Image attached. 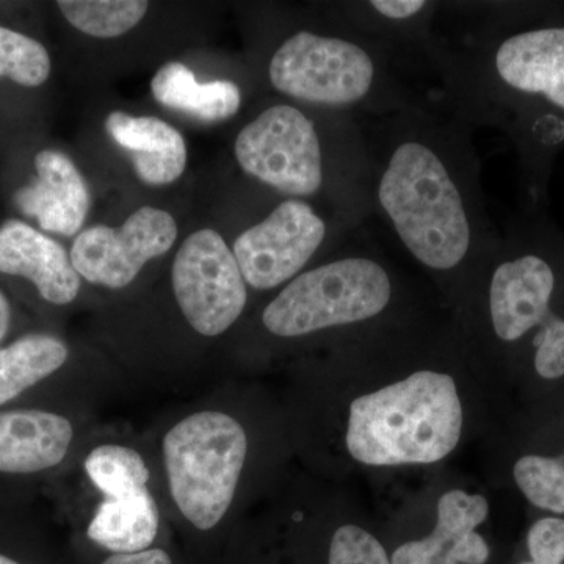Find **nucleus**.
Segmentation results:
<instances>
[{
	"label": "nucleus",
	"instance_id": "nucleus-1",
	"mask_svg": "<svg viewBox=\"0 0 564 564\" xmlns=\"http://www.w3.org/2000/svg\"><path fill=\"white\" fill-rule=\"evenodd\" d=\"M473 124L419 99L366 133L370 209L426 272H478L500 231L486 209Z\"/></svg>",
	"mask_w": 564,
	"mask_h": 564
},
{
	"label": "nucleus",
	"instance_id": "nucleus-2",
	"mask_svg": "<svg viewBox=\"0 0 564 564\" xmlns=\"http://www.w3.org/2000/svg\"><path fill=\"white\" fill-rule=\"evenodd\" d=\"M426 57L456 113L499 128L521 165L522 209L545 210L552 165L564 148V7H489L459 44L433 35Z\"/></svg>",
	"mask_w": 564,
	"mask_h": 564
},
{
	"label": "nucleus",
	"instance_id": "nucleus-3",
	"mask_svg": "<svg viewBox=\"0 0 564 564\" xmlns=\"http://www.w3.org/2000/svg\"><path fill=\"white\" fill-rule=\"evenodd\" d=\"M489 334L521 351L541 383L564 381V232L545 210L522 209L478 269ZM477 272V273H478Z\"/></svg>",
	"mask_w": 564,
	"mask_h": 564
},
{
	"label": "nucleus",
	"instance_id": "nucleus-4",
	"mask_svg": "<svg viewBox=\"0 0 564 564\" xmlns=\"http://www.w3.org/2000/svg\"><path fill=\"white\" fill-rule=\"evenodd\" d=\"M392 54L388 43L347 17L333 32H293L274 50L267 76L293 101L356 120L384 117L415 101L393 74Z\"/></svg>",
	"mask_w": 564,
	"mask_h": 564
},
{
	"label": "nucleus",
	"instance_id": "nucleus-5",
	"mask_svg": "<svg viewBox=\"0 0 564 564\" xmlns=\"http://www.w3.org/2000/svg\"><path fill=\"white\" fill-rule=\"evenodd\" d=\"M462 430L454 378L421 370L351 403L347 447L369 466L436 463L455 451Z\"/></svg>",
	"mask_w": 564,
	"mask_h": 564
},
{
	"label": "nucleus",
	"instance_id": "nucleus-6",
	"mask_svg": "<svg viewBox=\"0 0 564 564\" xmlns=\"http://www.w3.org/2000/svg\"><path fill=\"white\" fill-rule=\"evenodd\" d=\"M358 234L350 251L293 278L262 313V325L282 339L377 321L395 296L392 270Z\"/></svg>",
	"mask_w": 564,
	"mask_h": 564
},
{
	"label": "nucleus",
	"instance_id": "nucleus-7",
	"mask_svg": "<svg viewBox=\"0 0 564 564\" xmlns=\"http://www.w3.org/2000/svg\"><path fill=\"white\" fill-rule=\"evenodd\" d=\"M248 440L236 419L203 411L174 425L163 440L170 491L196 529L210 530L231 507Z\"/></svg>",
	"mask_w": 564,
	"mask_h": 564
},
{
	"label": "nucleus",
	"instance_id": "nucleus-8",
	"mask_svg": "<svg viewBox=\"0 0 564 564\" xmlns=\"http://www.w3.org/2000/svg\"><path fill=\"white\" fill-rule=\"evenodd\" d=\"M234 152L243 173L285 198L310 202L325 193L333 182L325 135L317 121L293 104H273L263 109L239 132ZM334 173L369 187V182ZM334 185L372 212L369 204Z\"/></svg>",
	"mask_w": 564,
	"mask_h": 564
},
{
	"label": "nucleus",
	"instance_id": "nucleus-9",
	"mask_svg": "<svg viewBox=\"0 0 564 564\" xmlns=\"http://www.w3.org/2000/svg\"><path fill=\"white\" fill-rule=\"evenodd\" d=\"M173 291L182 314L203 336L228 332L247 306V282L232 248L214 229L187 237L174 258Z\"/></svg>",
	"mask_w": 564,
	"mask_h": 564
},
{
	"label": "nucleus",
	"instance_id": "nucleus-10",
	"mask_svg": "<svg viewBox=\"0 0 564 564\" xmlns=\"http://www.w3.org/2000/svg\"><path fill=\"white\" fill-rule=\"evenodd\" d=\"M329 223L310 202L285 198L232 245L247 285L272 291L291 282L325 247Z\"/></svg>",
	"mask_w": 564,
	"mask_h": 564
},
{
	"label": "nucleus",
	"instance_id": "nucleus-11",
	"mask_svg": "<svg viewBox=\"0 0 564 564\" xmlns=\"http://www.w3.org/2000/svg\"><path fill=\"white\" fill-rule=\"evenodd\" d=\"M176 220L169 212L144 206L120 228L93 226L70 248L74 269L91 284L122 289L131 284L144 263L172 250Z\"/></svg>",
	"mask_w": 564,
	"mask_h": 564
},
{
	"label": "nucleus",
	"instance_id": "nucleus-12",
	"mask_svg": "<svg viewBox=\"0 0 564 564\" xmlns=\"http://www.w3.org/2000/svg\"><path fill=\"white\" fill-rule=\"evenodd\" d=\"M489 514V503L480 494L455 489L437 503V522L430 536L400 545L391 564H486L491 547L477 527Z\"/></svg>",
	"mask_w": 564,
	"mask_h": 564
},
{
	"label": "nucleus",
	"instance_id": "nucleus-13",
	"mask_svg": "<svg viewBox=\"0 0 564 564\" xmlns=\"http://www.w3.org/2000/svg\"><path fill=\"white\" fill-rule=\"evenodd\" d=\"M0 273L32 282L55 306L73 303L80 291V274L65 248L20 220L0 226Z\"/></svg>",
	"mask_w": 564,
	"mask_h": 564
},
{
	"label": "nucleus",
	"instance_id": "nucleus-14",
	"mask_svg": "<svg viewBox=\"0 0 564 564\" xmlns=\"http://www.w3.org/2000/svg\"><path fill=\"white\" fill-rule=\"evenodd\" d=\"M74 429L65 415L43 408L0 410V475L28 477L65 462Z\"/></svg>",
	"mask_w": 564,
	"mask_h": 564
},
{
	"label": "nucleus",
	"instance_id": "nucleus-15",
	"mask_svg": "<svg viewBox=\"0 0 564 564\" xmlns=\"http://www.w3.org/2000/svg\"><path fill=\"white\" fill-rule=\"evenodd\" d=\"M36 180L14 195L18 209L46 232L74 236L90 207L87 182L68 155L44 150L35 155Z\"/></svg>",
	"mask_w": 564,
	"mask_h": 564
},
{
	"label": "nucleus",
	"instance_id": "nucleus-16",
	"mask_svg": "<svg viewBox=\"0 0 564 564\" xmlns=\"http://www.w3.org/2000/svg\"><path fill=\"white\" fill-rule=\"evenodd\" d=\"M106 129L115 143L131 154L133 170L144 184H172L184 173L187 144L169 122L113 111L107 117Z\"/></svg>",
	"mask_w": 564,
	"mask_h": 564
},
{
	"label": "nucleus",
	"instance_id": "nucleus-17",
	"mask_svg": "<svg viewBox=\"0 0 564 564\" xmlns=\"http://www.w3.org/2000/svg\"><path fill=\"white\" fill-rule=\"evenodd\" d=\"M155 101L169 109L182 111L202 121H225L239 113L242 91L231 80L202 84L191 68L170 62L151 80Z\"/></svg>",
	"mask_w": 564,
	"mask_h": 564
},
{
	"label": "nucleus",
	"instance_id": "nucleus-18",
	"mask_svg": "<svg viewBox=\"0 0 564 564\" xmlns=\"http://www.w3.org/2000/svg\"><path fill=\"white\" fill-rule=\"evenodd\" d=\"M158 503L150 489L106 499L88 525V538L115 554L148 551L159 532Z\"/></svg>",
	"mask_w": 564,
	"mask_h": 564
},
{
	"label": "nucleus",
	"instance_id": "nucleus-19",
	"mask_svg": "<svg viewBox=\"0 0 564 564\" xmlns=\"http://www.w3.org/2000/svg\"><path fill=\"white\" fill-rule=\"evenodd\" d=\"M68 356L63 340L44 333L25 334L0 347V410L57 373Z\"/></svg>",
	"mask_w": 564,
	"mask_h": 564
},
{
	"label": "nucleus",
	"instance_id": "nucleus-20",
	"mask_svg": "<svg viewBox=\"0 0 564 564\" xmlns=\"http://www.w3.org/2000/svg\"><path fill=\"white\" fill-rule=\"evenodd\" d=\"M513 478L527 502L545 513L564 516V443L555 452L519 456Z\"/></svg>",
	"mask_w": 564,
	"mask_h": 564
},
{
	"label": "nucleus",
	"instance_id": "nucleus-21",
	"mask_svg": "<svg viewBox=\"0 0 564 564\" xmlns=\"http://www.w3.org/2000/svg\"><path fill=\"white\" fill-rule=\"evenodd\" d=\"M57 6L70 25L96 39L124 35L150 9L144 0H62Z\"/></svg>",
	"mask_w": 564,
	"mask_h": 564
},
{
	"label": "nucleus",
	"instance_id": "nucleus-22",
	"mask_svg": "<svg viewBox=\"0 0 564 564\" xmlns=\"http://www.w3.org/2000/svg\"><path fill=\"white\" fill-rule=\"evenodd\" d=\"M85 470L107 499L140 491L150 480V469L141 455L122 445L95 448L85 459Z\"/></svg>",
	"mask_w": 564,
	"mask_h": 564
},
{
	"label": "nucleus",
	"instance_id": "nucleus-23",
	"mask_svg": "<svg viewBox=\"0 0 564 564\" xmlns=\"http://www.w3.org/2000/svg\"><path fill=\"white\" fill-rule=\"evenodd\" d=\"M51 57L46 47L24 33L0 28V77L22 87H40L50 79Z\"/></svg>",
	"mask_w": 564,
	"mask_h": 564
},
{
	"label": "nucleus",
	"instance_id": "nucleus-24",
	"mask_svg": "<svg viewBox=\"0 0 564 564\" xmlns=\"http://www.w3.org/2000/svg\"><path fill=\"white\" fill-rule=\"evenodd\" d=\"M328 564H391L380 541L356 525H344L334 533Z\"/></svg>",
	"mask_w": 564,
	"mask_h": 564
},
{
	"label": "nucleus",
	"instance_id": "nucleus-25",
	"mask_svg": "<svg viewBox=\"0 0 564 564\" xmlns=\"http://www.w3.org/2000/svg\"><path fill=\"white\" fill-rule=\"evenodd\" d=\"M525 551L518 564H564V516L536 519L527 532Z\"/></svg>",
	"mask_w": 564,
	"mask_h": 564
},
{
	"label": "nucleus",
	"instance_id": "nucleus-26",
	"mask_svg": "<svg viewBox=\"0 0 564 564\" xmlns=\"http://www.w3.org/2000/svg\"><path fill=\"white\" fill-rule=\"evenodd\" d=\"M102 564H173L162 549H148L139 554H115Z\"/></svg>",
	"mask_w": 564,
	"mask_h": 564
},
{
	"label": "nucleus",
	"instance_id": "nucleus-27",
	"mask_svg": "<svg viewBox=\"0 0 564 564\" xmlns=\"http://www.w3.org/2000/svg\"><path fill=\"white\" fill-rule=\"evenodd\" d=\"M11 328V304L10 300L7 299L6 293L0 291V347H2L3 340H6L7 334L10 333Z\"/></svg>",
	"mask_w": 564,
	"mask_h": 564
},
{
	"label": "nucleus",
	"instance_id": "nucleus-28",
	"mask_svg": "<svg viewBox=\"0 0 564 564\" xmlns=\"http://www.w3.org/2000/svg\"><path fill=\"white\" fill-rule=\"evenodd\" d=\"M0 564H22L18 562V560H14L13 556L2 554L0 552Z\"/></svg>",
	"mask_w": 564,
	"mask_h": 564
}]
</instances>
